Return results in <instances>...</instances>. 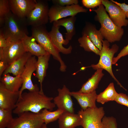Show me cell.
<instances>
[{"mask_svg": "<svg viewBox=\"0 0 128 128\" xmlns=\"http://www.w3.org/2000/svg\"><path fill=\"white\" fill-rule=\"evenodd\" d=\"M20 96L19 91L13 92L6 89L0 82V108L12 111L16 107Z\"/></svg>", "mask_w": 128, "mask_h": 128, "instance_id": "cell-15", "label": "cell"}, {"mask_svg": "<svg viewBox=\"0 0 128 128\" xmlns=\"http://www.w3.org/2000/svg\"><path fill=\"white\" fill-rule=\"evenodd\" d=\"M8 41L0 32V48H4L7 45Z\"/></svg>", "mask_w": 128, "mask_h": 128, "instance_id": "cell-37", "label": "cell"}, {"mask_svg": "<svg viewBox=\"0 0 128 128\" xmlns=\"http://www.w3.org/2000/svg\"><path fill=\"white\" fill-rule=\"evenodd\" d=\"M50 55L49 53L37 57L35 77L37 78L40 84V91L43 93L42 83L46 74L48 67Z\"/></svg>", "mask_w": 128, "mask_h": 128, "instance_id": "cell-21", "label": "cell"}, {"mask_svg": "<svg viewBox=\"0 0 128 128\" xmlns=\"http://www.w3.org/2000/svg\"><path fill=\"white\" fill-rule=\"evenodd\" d=\"M0 61V78L7 68L8 65L5 62L2 60Z\"/></svg>", "mask_w": 128, "mask_h": 128, "instance_id": "cell-38", "label": "cell"}, {"mask_svg": "<svg viewBox=\"0 0 128 128\" xmlns=\"http://www.w3.org/2000/svg\"><path fill=\"white\" fill-rule=\"evenodd\" d=\"M102 1L110 18L115 25L120 27L128 25V20L126 18L124 12L120 7L111 1L102 0Z\"/></svg>", "mask_w": 128, "mask_h": 128, "instance_id": "cell-12", "label": "cell"}, {"mask_svg": "<svg viewBox=\"0 0 128 128\" xmlns=\"http://www.w3.org/2000/svg\"><path fill=\"white\" fill-rule=\"evenodd\" d=\"M102 42V46L100 50L99 55L100 59L98 62L96 64H92L90 67L94 70L101 69L106 70L117 82L118 85L126 90L116 78L112 70V65L114 56V54L118 51L119 46L116 44H115L110 48V42L107 41L103 40Z\"/></svg>", "mask_w": 128, "mask_h": 128, "instance_id": "cell-5", "label": "cell"}, {"mask_svg": "<svg viewBox=\"0 0 128 128\" xmlns=\"http://www.w3.org/2000/svg\"><path fill=\"white\" fill-rule=\"evenodd\" d=\"M53 98L45 95L40 91L23 93L19 97L13 113L18 115L25 112L38 113L46 109L52 111L55 105Z\"/></svg>", "mask_w": 128, "mask_h": 128, "instance_id": "cell-1", "label": "cell"}, {"mask_svg": "<svg viewBox=\"0 0 128 128\" xmlns=\"http://www.w3.org/2000/svg\"><path fill=\"white\" fill-rule=\"evenodd\" d=\"M40 112H25L14 118L7 128H41L44 124Z\"/></svg>", "mask_w": 128, "mask_h": 128, "instance_id": "cell-8", "label": "cell"}, {"mask_svg": "<svg viewBox=\"0 0 128 128\" xmlns=\"http://www.w3.org/2000/svg\"><path fill=\"white\" fill-rule=\"evenodd\" d=\"M36 0L35 8L26 18L27 26L32 27L45 25L49 20V9L47 1Z\"/></svg>", "mask_w": 128, "mask_h": 128, "instance_id": "cell-6", "label": "cell"}, {"mask_svg": "<svg viewBox=\"0 0 128 128\" xmlns=\"http://www.w3.org/2000/svg\"><path fill=\"white\" fill-rule=\"evenodd\" d=\"M1 32L8 40H21L28 34L26 18H19L11 12L0 24Z\"/></svg>", "mask_w": 128, "mask_h": 128, "instance_id": "cell-2", "label": "cell"}, {"mask_svg": "<svg viewBox=\"0 0 128 128\" xmlns=\"http://www.w3.org/2000/svg\"><path fill=\"white\" fill-rule=\"evenodd\" d=\"M91 10L96 14L95 18L100 23L101 27L99 30L104 38L111 43L119 41L123 34V29L113 23L104 5L102 4L96 9Z\"/></svg>", "mask_w": 128, "mask_h": 128, "instance_id": "cell-3", "label": "cell"}, {"mask_svg": "<svg viewBox=\"0 0 128 128\" xmlns=\"http://www.w3.org/2000/svg\"><path fill=\"white\" fill-rule=\"evenodd\" d=\"M58 96L53 98V103L58 109L64 112L74 113L73 103L71 92L66 86L64 85L62 89L58 88Z\"/></svg>", "mask_w": 128, "mask_h": 128, "instance_id": "cell-14", "label": "cell"}, {"mask_svg": "<svg viewBox=\"0 0 128 128\" xmlns=\"http://www.w3.org/2000/svg\"><path fill=\"white\" fill-rule=\"evenodd\" d=\"M7 40V46L0 48V60L5 62L9 65L26 52L21 40Z\"/></svg>", "mask_w": 128, "mask_h": 128, "instance_id": "cell-9", "label": "cell"}, {"mask_svg": "<svg viewBox=\"0 0 128 128\" xmlns=\"http://www.w3.org/2000/svg\"><path fill=\"white\" fill-rule=\"evenodd\" d=\"M76 18L75 16L68 18H64L58 20L53 22V25L57 26H62L66 29L65 39L69 41L72 39L76 33L75 23Z\"/></svg>", "mask_w": 128, "mask_h": 128, "instance_id": "cell-25", "label": "cell"}, {"mask_svg": "<svg viewBox=\"0 0 128 128\" xmlns=\"http://www.w3.org/2000/svg\"><path fill=\"white\" fill-rule=\"evenodd\" d=\"M114 101L117 103L128 107V96L122 93H118Z\"/></svg>", "mask_w": 128, "mask_h": 128, "instance_id": "cell-33", "label": "cell"}, {"mask_svg": "<svg viewBox=\"0 0 128 128\" xmlns=\"http://www.w3.org/2000/svg\"><path fill=\"white\" fill-rule=\"evenodd\" d=\"M21 41L26 51L30 53L33 55L38 57L48 53L41 46L37 43L32 36L26 35Z\"/></svg>", "mask_w": 128, "mask_h": 128, "instance_id": "cell-22", "label": "cell"}, {"mask_svg": "<svg viewBox=\"0 0 128 128\" xmlns=\"http://www.w3.org/2000/svg\"><path fill=\"white\" fill-rule=\"evenodd\" d=\"M12 112V111L0 108V128H7L9 126L14 119Z\"/></svg>", "mask_w": 128, "mask_h": 128, "instance_id": "cell-29", "label": "cell"}, {"mask_svg": "<svg viewBox=\"0 0 128 128\" xmlns=\"http://www.w3.org/2000/svg\"><path fill=\"white\" fill-rule=\"evenodd\" d=\"M103 70L101 69H97L92 77L83 85L78 91L80 93H89L95 91L104 75L102 72Z\"/></svg>", "mask_w": 128, "mask_h": 128, "instance_id": "cell-24", "label": "cell"}, {"mask_svg": "<svg viewBox=\"0 0 128 128\" xmlns=\"http://www.w3.org/2000/svg\"><path fill=\"white\" fill-rule=\"evenodd\" d=\"M110 1L120 7L123 11L126 17L128 18V5L125 3H120L113 0Z\"/></svg>", "mask_w": 128, "mask_h": 128, "instance_id": "cell-36", "label": "cell"}, {"mask_svg": "<svg viewBox=\"0 0 128 128\" xmlns=\"http://www.w3.org/2000/svg\"><path fill=\"white\" fill-rule=\"evenodd\" d=\"M82 35L87 36L95 45L100 51L102 46L104 38L99 30L92 24L87 23L82 31Z\"/></svg>", "mask_w": 128, "mask_h": 128, "instance_id": "cell-20", "label": "cell"}, {"mask_svg": "<svg viewBox=\"0 0 128 128\" xmlns=\"http://www.w3.org/2000/svg\"><path fill=\"white\" fill-rule=\"evenodd\" d=\"M87 10L78 4L61 6L54 5L49 9L48 12L50 23L69 16H75L78 13L87 12Z\"/></svg>", "mask_w": 128, "mask_h": 128, "instance_id": "cell-10", "label": "cell"}, {"mask_svg": "<svg viewBox=\"0 0 128 128\" xmlns=\"http://www.w3.org/2000/svg\"><path fill=\"white\" fill-rule=\"evenodd\" d=\"M32 55L30 53L26 52L20 57L8 66L3 75L9 73L15 76L21 75L24 70L27 61Z\"/></svg>", "mask_w": 128, "mask_h": 128, "instance_id": "cell-18", "label": "cell"}, {"mask_svg": "<svg viewBox=\"0 0 128 128\" xmlns=\"http://www.w3.org/2000/svg\"><path fill=\"white\" fill-rule=\"evenodd\" d=\"M37 61L36 56L32 55L29 58L25 65L24 70L21 75L23 83L19 91V97L25 89H27L29 91H40L37 85L34 84L32 80V74L36 70Z\"/></svg>", "mask_w": 128, "mask_h": 128, "instance_id": "cell-11", "label": "cell"}, {"mask_svg": "<svg viewBox=\"0 0 128 128\" xmlns=\"http://www.w3.org/2000/svg\"><path fill=\"white\" fill-rule=\"evenodd\" d=\"M83 5L88 8H94L102 4V0H82Z\"/></svg>", "mask_w": 128, "mask_h": 128, "instance_id": "cell-32", "label": "cell"}, {"mask_svg": "<svg viewBox=\"0 0 128 128\" xmlns=\"http://www.w3.org/2000/svg\"><path fill=\"white\" fill-rule=\"evenodd\" d=\"M41 128H47V126H46V124H45L44 123L42 127H41Z\"/></svg>", "mask_w": 128, "mask_h": 128, "instance_id": "cell-39", "label": "cell"}, {"mask_svg": "<svg viewBox=\"0 0 128 128\" xmlns=\"http://www.w3.org/2000/svg\"><path fill=\"white\" fill-rule=\"evenodd\" d=\"M81 119V125L83 128H103L102 119L105 115L102 107L85 110L81 109L78 113Z\"/></svg>", "mask_w": 128, "mask_h": 128, "instance_id": "cell-7", "label": "cell"}, {"mask_svg": "<svg viewBox=\"0 0 128 128\" xmlns=\"http://www.w3.org/2000/svg\"><path fill=\"white\" fill-rule=\"evenodd\" d=\"M0 83L8 90L16 92L19 91L21 88L23 80L21 75L13 77L8 73L0 78Z\"/></svg>", "mask_w": 128, "mask_h": 128, "instance_id": "cell-23", "label": "cell"}, {"mask_svg": "<svg viewBox=\"0 0 128 128\" xmlns=\"http://www.w3.org/2000/svg\"><path fill=\"white\" fill-rule=\"evenodd\" d=\"M59 128H75L81 126V119L78 114L64 112L58 119Z\"/></svg>", "mask_w": 128, "mask_h": 128, "instance_id": "cell-19", "label": "cell"}, {"mask_svg": "<svg viewBox=\"0 0 128 128\" xmlns=\"http://www.w3.org/2000/svg\"><path fill=\"white\" fill-rule=\"evenodd\" d=\"M78 41L80 46L86 51L92 52L96 54L99 55L100 51L95 45L86 35H82L79 38Z\"/></svg>", "mask_w": 128, "mask_h": 128, "instance_id": "cell-28", "label": "cell"}, {"mask_svg": "<svg viewBox=\"0 0 128 128\" xmlns=\"http://www.w3.org/2000/svg\"><path fill=\"white\" fill-rule=\"evenodd\" d=\"M63 112V111L58 109L53 111L45 109L42 110L40 113L44 123L47 125L59 119Z\"/></svg>", "mask_w": 128, "mask_h": 128, "instance_id": "cell-27", "label": "cell"}, {"mask_svg": "<svg viewBox=\"0 0 128 128\" xmlns=\"http://www.w3.org/2000/svg\"><path fill=\"white\" fill-rule=\"evenodd\" d=\"M11 12L9 0H0V23L3 21L5 18Z\"/></svg>", "mask_w": 128, "mask_h": 128, "instance_id": "cell-30", "label": "cell"}, {"mask_svg": "<svg viewBox=\"0 0 128 128\" xmlns=\"http://www.w3.org/2000/svg\"><path fill=\"white\" fill-rule=\"evenodd\" d=\"M11 12L17 17L26 18L36 5L35 0H9Z\"/></svg>", "mask_w": 128, "mask_h": 128, "instance_id": "cell-13", "label": "cell"}, {"mask_svg": "<svg viewBox=\"0 0 128 128\" xmlns=\"http://www.w3.org/2000/svg\"><path fill=\"white\" fill-rule=\"evenodd\" d=\"M72 96L77 101L82 109L85 110L88 108L91 109L96 108V101L97 95L96 91L89 93H80L78 91L71 92Z\"/></svg>", "mask_w": 128, "mask_h": 128, "instance_id": "cell-17", "label": "cell"}, {"mask_svg": "<svg viewBox=\"0 0 128 128\" xmlns=\"http://www.w3.org/2000/svg\"><path fill=\"white\" fill-rule=\"evenodd\" d=\"M59 26L53 25L51 31L49 32L51 41L59 53L66 55L70 54L71 52L72 47L71 45L67 48L63 46V45H67L69 41L64 39L62 34L59 31Z\"/></svg>", "mask_w": 128, "mask_h": 128, "instance_id": "cell-16", "label": "cell"}, {"mask_svg": "<svg viewBox=\"0 0 128 128\" xmlns=\"http://www.w3.org/2000/svg\"><path fill=\"white\" fill-rule=\"evenodd\" d=\"M52 1L54 5L61 6L78 4V0H53Z\"/></svg>", "mask_w": 128, "mask_h": 128, "instance_id": "cell-34", "label": "cell"}, {"mask_svg": "<svg viewBox=\"0 0 128 128\" xmlns=\"http://www.w3.org/2000/svg\"><path fill=\"white\" fill-rule=\"evenodd\" d=\"M118 94L115 89L114 83L111 82L103 91L97 95L96 101L104 104L109 101H114Z\"/></svg>", "mask_w": 128, "mask_h": 128, "instance_id": "cell-26", "label": "cell"}, {"mask_svg": "<svg viewBox=\"0 0 128 128\" xmlns=\"http://www.w3.org/2000/svg\"><path fill=\"white\" fill-rule=\"evenodd\" d=\"M128 55V44L124 46L121 50L117 55L113 58L112 61V64H114L118 60L122 57Z\"/></svg>", "mask_w": 128, "mask_h": 128, "instance_id": "cell-35", "label": "cell"}, {"mask_svg": "<svg viewBox=\"0 0 128 128\" xmlns=\"http://www.w3.org/2000/svg\"><path fill=\"white\" fill-rule=\"evenodd\" d=\"M45 25L32 27V34L38 43L48 53L51 55L60 64L59 69L62 72L66 71L67 66L63 60L59 53L53 45Z\"/></svg>", "mask_w": 128, "mask_h": 128, "instance_id": "cell-4", "label": "cell"}, {"mask_svg": "<svg viewBox=\"0 0 128 128\" xmlns=\"http://www.w3.org/2000/svg\"><path fill=\"white\" fill-rule=\"evenodd\" d=\"M103 128H117L116 120L113 117H108L102 122Z\"/></svg>", "mask_w": 128, "mask_h": 128, "instance_id": "cell-31", "label": "cell"}]
</instances>
